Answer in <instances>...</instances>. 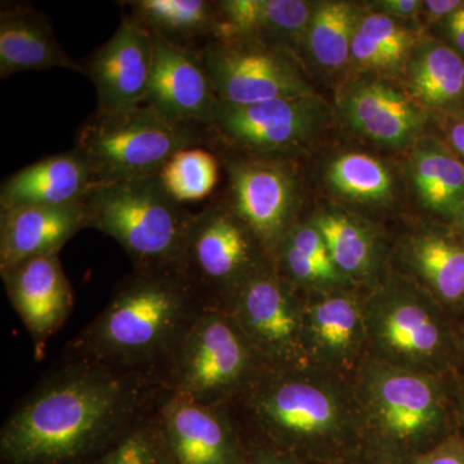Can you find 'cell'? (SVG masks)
Wrapping results in <instances>:
<instances>
[{
  "instance_id": "1",
  "label": "cell",
  "mask_w": 464,
  "mask_h": 464,
  "mask_svg": "<svg viewBox=\"0 0 464 464\" xmlns=\"http://www.w3.org/2000/svg\"><path fill=\"white\" fill-rule=\"evenodd\" d=\"M169 395L161 378L69 355L9 414L0 453L7 464H88Z\"/></svg>"
},
{
  "instance_id": "2",
  "label": "cell",
  "mask_w": 464,
  "mask_h": 464,
  "mask_svg": "<svg viewBox=\"0 0 464 464\" xmlns=\"http://www.w3.org/2000/svg\"><path fill=\"white\" fill-rule=\"evenodd\" d=\"M207 308L181 271L133 270L76 335L69 355L166 381L177 347Z\"/></svg>"
},
{
  "instance_id": "3",
  "label": "cell",
  "mask_w": 464,
  "mask_h": 464,
  "mask_svg": "<svg viewBox=\"0 0 464 464\" xmlns=\"http://www.w3.org/2000/svg\"><path fill=\"white\" fill-rule=\"evenodd\" d=\"M266 444L286 451L343 438L362 429L353 386L316 366L266 368L230 405Z\"/></svg>"
},
{
  "instance_id": "4",
  "label": "cell",
  "mask_w": 464,
  "mask_h": 464,
  "mask_svg": "<svg viewBox=\"0 0 464 464\" xmlns=\"http://www.w3.org/2000/svg\"><path fill=\"white\" fill-rule=\"evenodd\" d=\"M90 228L112 237L133 270H179L195 213L158 176L101 183L83 201Z\"/></svg>"
},
{
  "instance_id": "5",
  "label": "cell",
  "mask_w": 464,
  "mask_h": 464,
  "mask_svg": "<svg viewBox=\"0 0 464 464\" xmlns=\"http://www.w3.org/2000/svg\"><path fill=\"white\" fill-rule=\"evenodd\" d=\"M209 128L174 123L151 106L94 111L79 128L75 150L94 185L158 176L182 150L209 146Z\"/></svg>"
},
{
  "instance_id": "6",
  "label": "cell",
  "mask_w": 464,
  "mask_h": 464,
  "mask_svg": "<svg viewBox=\"0 0 464 464\" xmlns=\"http://www.w3.org/2000/svg\"><path fill=\"white\" fill-rule=\"evenodd\" d=\"M366 351L386 364L441 377L456 341L441 304L411 277L392 275L364 299Z\"/></svg>"
},
{
  "instance_id": "7",
  "label": "cell",
  "mask_w": 464,
  "mask_h": 464,
  "mask_svg": "<svg viewBox=\"0 0 464 464\" xmlns=\"http://www.w3.org/2000/svg\"><path fill=\"white\" fill-rule=\"evenodd\" d=\"M353 390L362 429L392 447L431 442L450 422L447 395L436 375L368 356L357 366Z\"/></svg>"
},
{
  "instance_id": "8",
  "label": "cell",
  "mask_w": 464,
  "mask_h": 464,
  "mask_svg": "<svg viewBox=\"0 0 464 464\" xmlns=\"http://www.w3.org/2000/svg\"><path fill=\"white\" fill-rule=\"evenodd\" d=\"M265 369L230 314L208 307L177 347L166 381L179 398L231 405Z\"/></svg>"
},
{
  "instance_id": "9",
  "label": "cell",
  "mask_w": 464,
  "mask_h": 464,
  "mask_svg": "<svg viewBox=\"0 0 464 464\" xmlns=\"http://www.w3.org/2000/svg\"><path fill=\"white\" fill-rule=\"evenodd\" d=\"M273 259L225 198L195 213L179 271L208 307L226 310L237 292Z\"/></svg>"
},
{
  "instance_id": "10",
  "label": "cell",
  "mask_w": 464,
  "mask_h": 464,
  "mask_svg": "<svg viewBox=\"0 0 464 464\" xmlns=\"http://www.w3.org/2000/svg\"><path fill=\"white\" fill-rule=\"evenodd\" d=\"M329 119L331 110L316 94L250 105L218 101L209 127V146L259 157L292 158L315 141Z\"/></svg>"
},
{
  "instance_id": "11",
  "label": "cell",
  "mask_w": 464,
  "mask_h": 464,
  "mask_svg": "<svg viewBox=\"0 0 464 464\" xmlns=\"http://www.w3.org/2000/svg\"><path fill=\"white\" fill-rule=\"evenodd\" d=\"M267 369L310 366L304 295L268 265L246 283L226 308Z\"/></svg>"
},
{
  "instance_id": "12",
  "label": "cell",
  "mask_w": 464,
  "mask_h": 464,
  "mask_svg": "<svg viewBox=\"0 0 464 464\" xmlns=\"http://www.w3.org/2000/svg\"><path fill=\"white\" fill-rule=\"evenodd\" d=\"M228 190L225 199L273 259L297 224L301 181L290 158L225 152Z\"/></svg>"
},
{
  "instance_id": "13",
  "label": "cell",
  "mask_w": 464,
  "mask_h": 464,
  "mask_svg": "<svg viewBox=\"0 0 464 464\" xmlns=\"http://www.w3.org/2000/svg\"><path fill=\"white\" fill-rule=\"evenodd\" d=\"M200 53L219 102L250 105L316 94L295 54L265 43L212 39Z\"/></svg>"
},
{
  "instance_id": "14",
  "label": "cell",
  "mask_w": 464,
  "mask_h": 464,
  "mask_svg": "<svg viewBox=\"0 0 464 464\" xmlns=\"http://www.w3.org/2000/svg\"><path fill=\"white\" fill-rule=\"evenodd\" d=\"M154 35L125 14L108 42L82 63V74L96 87L97 111L118 112L145 102L154 70Z\"/></svg>"
},
{
  "instance_id": "15",
  "label": "cell",
  "mask_w": 464,
  "mask_h": 464,
  "mask_svg": "<svg viewBox=\"0 0 464 464\" xmlns=\"http://www.w3.org/2000/svg\"><path fill=\"white\" fill-rule=\"evenodd\" d=\"M304 344L311 366L337 375L355 372L366 350L364 299L343 288L304 297Z\"/></svg>"
},
{
  "instance_id": "16",
  "label": "cell",
  "mask_w": 464,
  "mask_h": 464,
  "mask_svg": "<svg viewBox=\"0 0 464 464\" xmlns=\"http://www.w3.org/2000/svg\"><path fill=\"white\" fill-rule=\"evenodd\" d=\"M338 111L357 133L389 149L413 148L424 136L430 112L401 88L380 78H362L342 85Z\"/></svg>"
},
{
  "instance_id": "17",
  "label": "cell",
  "mask_w": 464,
  "mask_h": 464,
  "mask_svg": "<svg viewBox=\"0 0 464 464\" xmlns=\"http://www.w3.org/2000/svg\"><path fill=\"white\" fill-rule=\"evenodd\" d=\"M159 420L177 464H244L240 424L230 405H201L170 393Z\"/></svg>"
},
{
  "instance_id": "18",
  "label": "cell",
  "mask_w": 464,
  "mask_h": 464,
  "mask_svg": "<svg viewBox=\"0 0 464 464\" xmlns=\"http://www.w3.org/2000/svg\"><path fill=\"white\" fill-rule=\"evenodd\" d=\"M154 35L155 60L145 105L174 123L209 128L218 99L200 51L179 47Z\"/></svg>"
},
{
  "instance_id": "19",
  "label": "cell",
  "mask_w": 464,
  "mask_h": 464,
  "mask_svg": "<svg viewBox=\"0 0 464 464\" xmlns=\"http://www.w3.org/2000/svg\"><path fill=\"white\" fill-rule=\"evenodd\" d=\"M5 292L32 337L35 355L69 319L74 292L58 256L26 259L2 273Z\"/></svg>"
},
{
  "instance_id": "20",
  "label": "cell",
  "mask_w": 464,
  "mask_h": 464,
  "mask_svg": "<svg viewBox=\"0 0 464 464\" xmlns=\"http://www.w3.org/2000/svg\"><path fill=\"white\" fill-rule=\"evenodd\" d=\"M84 228V203L0 210V274L26 259L58 256Z\"/></svg>"
},
{
  "instance_id": "21",
  "label": "cell",
  "mask_w": 464,
  "mask_h": 464,
  "mask_svg": "<svg viewBox=\"0 0 464 464\" xmlns=\"http://www.w3.org/2000/svg\"><path fill=\"white\" fill-rule=\"evenodd\" d=\"M72 69L82 72L58 42L50 17L25 2H2L0 7V78L23 72Z\"/></svg>"
},
{
  "instance_id": "22",
  "label": "cell",
  "mask_w": 464,
  "mask_h": 464,
  "mask_svg": "<svg viewBox=\"0 0 464 464\" xmlns=\"http://www.w3.org/2000/svg\"><path fill=\"white\" fill-rule=\"evenodd\" d=\"M93 186L87 161L72 149L7 177L0 188V210L83 203Z\"/></svg>"
},
{
  "instance_id": "23",
  "label": "cell",
  "mask_w": 464,
  "mask_h": 464,
  "mask_svg": "<svg viewBox=\"0 0 464 464\" xmlns=\"http://www.w3.org/2000/svg\"><path fill=\"white\" fill-rule=\"evenodd\" d=\"M401 76L402 90L426 111L464 118V58L447 43L423 36Z\"/></svg>"
},
{
  "instance_id": "24",
  "label": "cell",
  "mask_w": 464,
  "mask_h": 464,
  "mask_svg": "<svg viewBox=\"0 0 464 464\" xmlns=\"http://www.w3.org/2000/svg\"><path fill=\"white\" fill-rule=\"evenodd\" d=\"M402 261L440 304L464 299V240L441 230H418L402 241Z\"/></svg>"
},
{
  "instance_id": "25",
  "label": "cell",
  "mask_w": 464,
  "mask_h": 464,
  "mask_svg": "<svg viewBox=\"0 0 464 464\" xmlns=\"http://www.w3.org/2000/svg\"><path fill=\"white\" fill-rule=\"evenodd\" d=\"M409 176L423 208L457 221L464 209V163L447 141L423 136L411 148Z\"/></svg>"
},
{
  "instance_id": "26",
  "label": "cell",
  "mask_w": 464,
  "mask_h": 464,
  "mask_svg": "<svg viewBox=\"0 0 464 464\" xmlns=\"http://www.w3.org/2000/svg\"><path fill=\"white\" fill-rule=\"evenodd\" d=\"M308 222L323 235L335 267L348 282L377 279L383 259L382 244L365 221L341 208L326 207L314 213Z\"/></svg>"
},
{
  "instance_id": "27",
  "label": "cell",
  "mask_w": 464,
  "mask_h": 464,
  "mask_svg": "<svg viewBox=\"0 0 464 464\" xmlns=\"http://www.w3.org/2000/svg\"><path fill=\"white\" fill-rule=\"evenodd\" d=\"M130 16L166 41L201 51L216 36L217 2L208 0H132L124 2Z\"/></svg>"
},
{
  "instance_id": "28",
  "label": "cell",
  "mask_w": 464,
  "mask_h": 464,
  "mask_svg": "<svg viewBox=\"0 0 464 464\" xmlns=\"http://www.w3.org/2000/svg\"><path fill=\"white\" fill-rule=\"evenodd\" d=\"M422 38L405 21L362 12L353 34L350 63L368 74L401 75L406 61Z\"/></svg>"
},
{
  "instance_id": "29",
  "label": "cell",
  "mask_w": 464,
  "mask_h": 464,
  "mask_svg": "<svg viewBox=\"0 0 464 464\" xmlns=\"http://www.w3.org/2000/svg\"><path fill=\"white\" fill-rule=\"evenodd\" d=\"M362 14L355 3H317L302 43L311 61L328 72L343 69L350 63L353 34Z\"/></svg>"
},
{
  "instance_id": "30",
  "label": "cell",
  "mask_w": 464,
  "mask_h": 464,
  "mask_svg": "<svg viewBox=\"0 0 464 464\" xmlns=\"http://www.w3.org/2000/svg\"><path fill=\"white\" fill-rule=\"evenodd\" d=\"M325 181L335 194L362 206L389 203L395 188L390 168L362 152H344L333 159L325 169Z\"/></svg>"
},
{
  "instance_id": "31",
  "label": "cell",
  "mask_w": 464,
  "mask_h": 464,
  "mask_svg": "<svg viewBox=\"0 0 464 464\" xmlns=\"http://www.w3.org/2000/svg\"><path fill=\"white\" fill-rule=\"evenodd\" d=\"M218 158L204 146L177 152L160 173L167 191L179 203L206 199L218 181Z\"/></svg>"
},
{
  "instance_id": "32",
  "label": "cell",
  "mask_w": 464,
  "mask_h": 464,
  "mask_svg": "<svg viewBox=\"0 0 464 464\" xmlns=\"http://www.w3.org/2000/svg\"><path fill=\"white\" fill-rule=\"evenodd\" d=\"M316 5L304 0H264L257 41L295 56Z\"/></svg>"
},
{
  "instance_id": "33",
  "label": "cell",
  "mask_w": 464,
  "mask_h": 464,
  "mask_svg": "<svg viewBox=\"0 0 464 464\" xmlns=\"http://www.w3.org/2000/svg\"><path fill=\"white\" fill-rule=\"evenodd\" d=\"M158 411L88 464H177L168 447Z\"/></svg>"
},
{
  "instance_id": "34",
  "label": "cell",
  "mask_w": 464,
  "mask_h": 464,
  "mask_svg": "<svg viewBox=\"0 0 464 464\" xmlns=\"http://www.w3.org/2000/svg\"><path fill=\"white\" fill-rule=\"evenodd\" d=\"M422 5L420 0H378L369 3V9L396 20L409 21L420 16Z\"/></svg>"
},
{
  "instance_id": "35",
  "label": "cell",
  "mask_w": 464,
  "mask_h": 464,
  "mask_svg": "<svg viewBox=\"0 0 464 464\" xmlns=\"http://www.w3.org/2000/svg\"><path fill=\"white\" fill-rule=\"evenodd\" d=\"M418 464H464V447L459 441L449 439L429 451Z\"/></svg>"
},
{
  "instance_id": "36",
  "label": "cell",
  "mask_w": 464,
  "mask_h": 464,
  "mask_svg": "<svg viewBox=\"0 0 464 464\" xmlns=\"http://www.w3.org/2000/svg\"><path fill=\"white\" fill-rule=\"evenodd\" d=\"M464 5L463 0H426L420 16L429 24H441Z\"/></svg>"
},
{
  "instance_id": "37",
  "label": "cell",
  "mask_w": 464,
  "mask_h": 464,
  "mask_svg": "<svg viewBox=\"0 0 464 464\" xmlns=\"http://www.w3.org/2000/svg\"><path fill=\"white\" fill-rule=\"evenodd\" d=\"M244 464H298L286 451L261 442L246 456Z\"/></svg>"
},
{
  "instance_id": "38",
  "label": "cell",
  "mask_w": 464,
  "mask_h": 464,
  "mask_svg": "<svg viewBox=\"0 0 464 464\" xmlns=\"http://www.w3.org/2000/svg\"><path fill=\"white\" fill-rule=\"evenodd\" d=\"M444 35V43L453 48L457 53L464 58V24L456 16L451 14L447 20L438 25Z\"/></svg>"
},
{
  "instance_id": "39",
  "label": "cell",
  "mask_w": 464,
  "mask_h": 464,
  "mask_svg": "<svg viewBox=\"0 0 464 464\" xmlns=\"http://www.w3.org/2000/svg\"><path fill=\"white\" fill-rule=\"evenodd\" d=\"M447 143L464 163V118L454 119L448 124Z\"/></svg>"
},
{
  "instance_id": "40",
  "label": "cell",
  "mask_w": 464,
  "mask_h": 464,
  "mask_svg": "<svg viewBox=\"0 0 464 464\" xmlns=\"http://www.w3.org/2000/svg\"><path fill=\"white\" fill-rule=\"evenodd\" d=\"M458 417H459V422L462 423L464 429V391L459 398V404H458Z\"/></svg>"
},
{
  "instance_id": "41",
  "label": "cell",
  "mask_w": 464,
  "mask_h": 464,
  "mask_svg": "<svg viewBox=\"0 0 464 464\" xmlns=\"http://www.w3.org/2000/svg\"><path fill=\"white\" fill-rule=\"evenodd\" d=\"M456 222L458 226H459L460 232H462V239L464 240V209L463 212L460 213L459 217H458Z\"/></svg>"
},
{
  "instance_id": "42",
  "label": "cell",
  "mask_w": 464,
  "mask_h": 464,
  "mask_svg": "<svg viewBox=\"0 0 464 464\" xmlns=\"http://www.w3.org/2000/svg\"><path fill=\"white\" fill-rule=\"evenodd\" d=\"M456 14V16H457L458 18H459V20H460V21H462V23L464 24V5H463V7H462V8L458 9V11L456 12V14Z\"/></svg>"
}]
</instances>
